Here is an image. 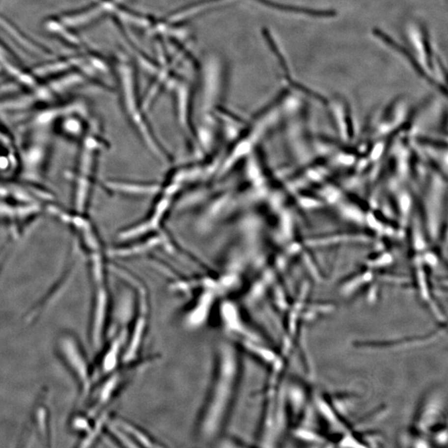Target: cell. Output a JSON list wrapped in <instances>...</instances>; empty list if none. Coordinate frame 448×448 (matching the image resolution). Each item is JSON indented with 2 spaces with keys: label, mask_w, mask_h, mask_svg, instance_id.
<instances>
[{
  "label": "cell",
  "mask_w": 448,
  "mask_h": 448,
  "mask_svg": "<svg viewBox=\"0 0 448 448\" xmlns=\"http://www.w3.org/2000/svg\"><path fill=\"white\" fill-rule=\"evenodd\" d=\"M243 376V358L234 342L225 339L217 346L214 373L197 416L195 437L209 444L221 438L227 427Z\"/></svg>",
  "instance_id": "obj_1"
},
{
  "label": "cell",
  "mask_w": 448,
  "mask_h": 448,
  "mask_svg": "<svg viewBox=\"0 0 448 448\" xmlns=\"http://www.w3.org/2000/svg\"><path fill=\"white\" fill-rule=\"evenodd\" d=\"M119 274L131 283L136 291V309L131 332L127 337V345L123 355V361L126 363L132 362L139 356L146 336L149 320V298L148 291L141 281L137 280L133 276L129 275L122 271L117 270Z\"/></svg>",
  "instance_id": "obj_2"
},
{
  "label": "cell",
  "mask_w": 448,
  "mask_h": 448,
  "mask_svg": "<svg viewBox=\"0 0 448 448\" xmlns=\"http://www.w3.org/2000/svg\"><path fill=\"white\" fill-rule=\"evenodd\" d=\"M409 30L411 39L420 56V61L422 66L432 77H434V75H439L442 80L446 83L447 71L445 66L442 58L435 51L434 46L432 44L427 27L419 22L414 23Z\"/></svg>",
  "instance_id": "obj_3"
},
{
  "label": "cell",
  "mask_w": 448,
  "mask_h": 448,
  "mask_svg": "<svg viewBox=\"0 0 448 448\" xmlns=\"http://www.w3.org/2000/svg\"><path fill=\"white\" fill-rule=\"evenodd\" d=\"M373 37H376L378 40L380 41L381 43H384V45L387 46L388 48H390L393 51L396 52L398 55H400L403 57L404 61L408 62L411 68L416 72L417 75L422 80L427 82L428 84L434 86L435 88L438 89L442 93L447 94V88L445 85H443V83H441L439 81L437 80L434 77H432L429 72H427L421 61L412 54L408 48H405L404 46L401 45L400 43L392 38V36L388 34L387 32H384L383 29H379L377 28H374L372 30Z\"/></svg>",
  "instance_id": "obj_4"
},
{
  "label": "cell",
  "mask_w": 448,
  "mask_h": 448,
  "mask_svg": "<svg viewBox=\"0 0 448 448\" xmlns=\"http://www.w3.org/2000/svg\"><path fill=\"white\" fill-rule=\"evenodd\" d=\"M264 36L266 40H267V43H268V45L270 46V48L272 49V53L274 54L276 57L278 59L279 65H280L281 71H282L283 78L285 79L286 83L288 84L289 86L291 88L301 92V93L306 94L307 96H311L313 98L320 100V101L323 102L324 98H323L322 96H320L319 94L316 93L315 91H311L310 89L308 88L307 86L302 84V83H300L299 81L294 78L293 75L291 73V69H290V67H289L285 56L283 55L282 53L280 50V48L278 47L275 40L273 39L271 33L268 31H265Z\"/></svg>",
  "instance_id": "obj_5"
},
{
  "label": "cell",
  "mask_w": 448,
  "mask_h": 448,
  "mask_svg": "<svg viewBox=\"0 0 448 448\" xmlns=\"http://www.w3.org/2000/svg\"><path fill=\"white\" fill-rule=\"evenodd\" d=\"M116 423L117 427L126 434L133 447H162V444H159L157 441L151 438L140 427L126 421H118Z\"/></svg>",
  "instance_id": "obj_6"
},
{
  "label": "cell",
  "mask_w": 448,
  "mask_h": 448,
  "mask_svg": "<svg viewBox=\"0 0 448 448\" xmlns=\"http://www.w3.org/2000/svg\"><path fill=\"white\" fill-rule=\"evenodd\" d=\"M63 348H64L65 354H66L69 363H71L72 368H74L76 372L78 373L81 380L83 381L82 383L83 384L84 391L85 392H88V373H87L85 361L81 356L80 353L78 352V348H76L73 342L70 339L65 340Z\"/></svg>",
  "instance_id": "obj_7"
},
{
  "label": "cell",
  "mask_w": 448,
  "mask_h": 448,
  "mask_svg": "<svg viewBox=\"0 0 448 448\" xmlns=\"http://www.w3.org/2000/svg\"><path fill=\"white\" fill-rule=\"evenodd\" d=\"M107 296L104 290L101 289L96 299V315L94 320V344L98 346L102 339V328L104 326L105 315L107 310Z\"/></svg>",
  "instance_id": "obj_8"
},
{
  "label": "cell",
  "mask_w": 448,
  "mask_h": 448,
  "mask_svg": "<svg viewBox=\"0 0 448 448\" xmlns=\"http://www.w3.org/2000/svg\"><path fill=\"white\" fill-rule=\"evenodd\" d=\"M127 337H128V334L126 333V331H124L121 333H120L117 339H115L113 341V344H112L109 351H108L106 357H105L103 369L106 372H111V371L113 370L115 365L117 364L119 353L121 350L123 343L126 341V339Z\"/></svg>",
  "instance_id": "obj_9"
}]
</instances>
